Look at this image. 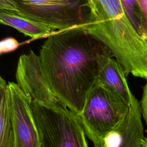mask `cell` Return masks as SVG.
Listing matches in <instances>:
<instances>
[{
  "label": "cell",
  "instance_id": "obj_1",
  "mask_svg": "<svg viewBox=\"0 0 147 147\" xmlns=\"http://www.w3.org/2000/svg\"><path fill=\"white\" fill-rule=\"evenodd\" d=\"M105 55L113 56L105 44L79 28L53 32L41 47L39 58L52 91L76 115L98 82L99 59Z\"/></svg>",
  "mask_w": 147,
  "mask_h": 147
},
{
  "label": "cell",
  "instance_id": "obj_2",
  "mask_svg": "<svg viewBox=\"0 0 147 147\" xmlns=\"http://www.w3.org/2000/svg\"><path fill=\"white\" fill-rule=\"evenodd\" d=\"M91 18L84 30L105 44L126 76L147 80V40L136 30L120 0H90Z\"/></svg>",
  "mask_w": 147,
  "mask_h": 147
},
{
  "label": "cell",
  "instance_id": "obj_3",
  "mask_svg": "<svg viewBox=\"0 0 147 147\" xmlns=\"http://www.w3.org/2000/svg\"><path fill=\"white\" fill-rule=\"evenodd\" d=\"M129 111V105L117 94L96 83L77 114L86 136L94 147H100L117 134Z\"/></svg>",
  "mask_w": 147,
  "mask_h": 147
},
{
  "label": "cell",
  "instance_id": "obj_4",
  "mask_svg": "<svg viewBox=\"0 0 147 147\" xmlns=\"http://www.w3.org/2000/svg\"><path fill=\"white\" fill-rule=\"evenodd\" d=\"M30 108L40 147H88L78 116L62 104L48 106L30 101Z\"/></svg>",
  "mask_w": 147,
  "mask_h": 147
},
{
  "label": "cell",
  "instance_id": "obj_5",
  "mask_svg": "<svg viewBox=\"0 0 147 147\" xmlns=\"http://www.w3.org/2000/svg\"><path fill=\"white\" fill-rule=\"evenodd\" d=\"M17 13L56 31L85 29L91 18L88 0H13ZM17 13V12H16Z\"/></svg>",
  "mask_w": 147,
  "mask_h": 147
},
{
  "label": "cell",
  "instance_id": "obj_6",
  "mask_svg": "<svg viewBox=\"0 0 147 147\" xmlns=\"http://www.w3.org/2000/svg\"><path fill=\"white\" fill-rule=\"evenodd\" d=\"M16 78L17 84L30 101L48 106L61 103L51 90L39 56L32 51L20 57Z\"/></svg>",
  "mask_w": 147,
  "mask_h": 147
},
{
  "label": "cell",
  "instance_id": "obj_7",
  "mask_svg": "<svg viewBox=\"0 0 147 147\" xmlns=\"http://www.w3.org/2000/svg\"><path fill=\"white\" fill-rule=\"evenodd\" d=\"M13 134V147H40L38 132L30 108V100L17 83L9 82Z\"/></svg>",
  "mask_w": 147,
  "mask_h": 147
},
{
  "label": "cell",
  "instance_id": "obj_8",
  "mask_svg": "<svg viewBox=\"0 0 147 147\" xmlns=\"http://www.w3.org/2000/svg\"><path fill=\"white\" fill-rule=\"evenodd\" d=\"M140 104L134 96L127 118L120 131L100 147H142L144 136Z\"/></svg>",
  "mask_w": 147,
  "mask_h": 147
},
{
  "label": "cell",
  "instance_id": "obj_9",
  "mask_svg": "<svg viewBox=\"0 0 147 147\" xmlns=\"http://www.w3.org/2000/svg\"><path fill=\"white\" fill-rule=\"evenodd\" d=\"M113 57L105 55L99 57L97 83L112 90L130 105L134 95L127 83L123 68Z\"/></svg>",
  "mask_w": 147,
  "mask_h": 147
},
{
  "label": "cell",
  "instance_id": "obj_10",
  "mask_svg": "<svg viewBox=\"0 0 147 147\" xmlns=\"http://www.w3.org/2000/svg\"><path fill=\"white\" fill-rule=\"evenodd\" d=\"M0 23L17 29L33 38L48 37L55 32L16 12L0 9Z\"/></svg>",
  "mask_w": 147,
  "mask_h": 147
},
{
  "label": "cell",
  "instance_id": "obj_11",
  "mask_svg": "<svg viewBox=\"0 0 147 147\" xmlns=\"http://www.w3.org/2000/svg\"><path fill=\"white\" fill-rule=\"evenodd\" d=\"M14 134L7 84L0 85V147H13Z\"/></svg>",
  "mask_w": 147,
  "mask_h": 147
},
{
  "label": "cell",
  "instance_id": "obj_12",
  "mask_svg": "<svg viewBox=\"0 0 147 147\" xmlns=\"http://www.w3.org/2000/svg\"><path fill=\"white\" fill-rule=\"evenodd\" d=\"M120 1L126 16L136 30L140 34L141 29V13L137 1L120 0Z\"/></svg>",
  "mask_w": 147,
  "mask_h": 147
},
{
  "label": "cell",
  "instance_id": "obj_13",
  "mask_svg": "<svg viewBox=\"0 0 147 147\" xmlns=\"http://www.w3.org/2000/svg\"><path fill=\"white\" fill-rule=\"evenodd\" d=\"M140 9L141 29L140 35L147 40V0H137Z\"/></svg>",
  "mask_w": 147,
  "mask_h": 147
},
{
  "label": "cell",
  "instance_id": "obj_14",
  "mask_svg": "<svg viewBox=\"0 0 147 147\" xmlns=\"http://www.w3.org/2000/svg\"><path fill=\"white\" fill-rule=\"evenodd\" d=\"M19 45L18 41L13 38H7L0 41V55L14 51Z\"/></svg>",
  "mask_w": 147,
  "mask_h": 147
},
{
  "label": "cell",
  "instance_id": "obj_15",
  "mask_svg": "<svg viewBox=\"0 0 147 147\" xmlns=\"http://www.w3.org/2000/svg\"><path fill=\"white\" fill-rule=\"evenodd\" d=\"M140 107L141 115L147 125V80L145 84L143 87L142 98L140 102Z\"/></svg>",
  "mask_w": 147,
  "mask_h": 147
},
{
  "label": "cell",
  "instance_id": "obj_16",
  "mask_svg": "<svg viewBox=\"0 0 147 147\" xmlns=\"http://www.w3.org/2000/svg\"><path fill=\"white\" fill-rule=\"evenodd\" d=\"M141 146L142 147H147V138L144 136L141 140Z\"/></svg>",
  "mask_w": 147,
  "mask_h": 147
},
{
  "label": "cell",
  "instance_id": "obj_17",
  "mask_svg": "<svg viewBox=\"0 0 147 147\" xmlns=\"http://www.w3.org/2000/svg\"><path fill=\"white\" fill-rule=\"evenodd\" d=\"M6 82L5 80L0 75V85H2V84H6Z\"/></svg>",
  "mask_w": 147,
  "mask_h": 147
},
{
  "label": "cell",
  "instance_id": "obj_18",
  "mask_svg": "<svg viewBox=\"0 0 147 147\" xmlns=\"http://www.w3.org/2000/svg\"><path fill=\"white\" fill-rule=\"evenodd\" d=\"M88 1H90V0H88Z\"/></svg>",
  "mask_w": 147,
  "mask_h": 147
}]
</instances>
